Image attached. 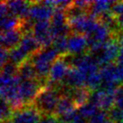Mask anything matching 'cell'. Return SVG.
Wrapping results in <instances>:
<instances>
[{
	"label": "cell",
	"instance_id": "1",
	"mask_svg": "<svg viewBox=\"0 0 123 123\" xmlns=\"http://www.w3.org/2000/svg\"><path fill=\"white\" fill-rule=\"evenodd\" d=\"M60 57L53 47L41 49L36 54L31 56L30 60L34 67L38 75V79L45 86L48 85V76L53 63Z\"/></svg>",
	"mask_w": 123,
	"mask_h": 123
},
{
	"label": "cell",
	"instance_id": "2",
	"mask_svg": "<svg viewBox=\"0 0 123 123\" xmlns=\"http://www.w3.org/2000/svg\"><path fill=\"white\" fill-rule=\"evenodd\" d=\"M61 86H47L34 101L35 107L42 115H55L59 98L61 96Z\"/></svg>",
	"mask_w": 123,
	"mask_h": 123
},
{
	"label": "cell",
	"instance_id": "3",
	"mask_svg": "<svg viewBox=\"0 0 123 123\" xmlns=\"http://www.w3.org/2000/svg\"><path fill=\"white\" fill-rule=\"evenodd\" d=\"M69 56V55H68ZM68 56L59 57L53 63L48 76L49 86H60L72 67Z\"/></svg>",
	"mask_w": 123,
	"mask_h": 123
},
{
	"label": "cell",
	"instance_id": "4",
	"mask_svg": "<svg viewBox=\"0 0 123 123\" xmlns=\"http://www.w3.org/2000/svg\"><path fill=\"white\" fill-rule=\"evenodd\" d=\"M46 87L43 83L40 80H26L22 81L19 86L18 91L20 98L24 106L31 105L34 103L39 93Z\"/></svg>",
	"mask_w": 123,
	"mask_h": 123
},
{
	"label": "cell",
	"instance_id": "5",
	"mask_svg": "<svg viewBox=\"0 0 123 123\" xmlns=\"http://www.w3.org/2000/svg\"><path fill=\"white\" fill-rule=\"evenodd\" d=\"M116 90L117 89H99L92 92L89 102L94 103L100 111L109 112L115 107Z\"/></svg>",
	"mask_w": 123,
	"mask_h": 123
},
{
	"label": "cell",
	"instance_id": "6",
	"mask_svg": "<svg viewBox=\"0 0 123 123\" xmlns=\"http://www.w3.org/2000/svg\"><path fill=\"white\" fill-rule=\"evenodd\" d=\"M31 3L28 20L31 21L32 23L51 20L55 11L51 1H33Z\"/></svg>",
	"mask_w": 123,
	"mask_h": 123
},
{
	"label": "cell",
	"instance_id": "7",
	"mask_svg": "<svg viewBox=\"0 0 123 123\" xmlns=\"http://www.w3.org/2000/svg\"><path fill=\"white\" fill-rule=\"evenodd\" d=\"M120 45L117 38L114 36L111 38L104 44L101 52L94 57L98 65L101 66L102 68L103 66L111 64L113 63V61L117 60V58L119 57V53H120Z\"/></svg>",
	"mask_w": 123,
	"mask_h": 123
},
{
	"label": "cell",
	"instance_id": "8",
	"mask_svg": "<svg viewBox=\"0 0 123 123\" xmlns=\"http://www.w3.org/2000/svg\"><path fill=\"white\" fill-rule=\"evenodd\" d=\"M31 32L42 49L52 46L54 37L51 34L50 21H42V22L34 23Z\"/></svg>",
	"mask_w": 123,
	"mask_h": 123
},
{
	"label": "cell",
	"instance_id": "9",
	"mask_svg": "<svg viewBox=\"0 0 123 123\" xmlns=\"http://www.w3.org/2000/svg\"><path fill=\"white\" fill-rule=\"evenodd\" d=\"M41 117V111L34 104H31L14 111L10 120L13 123H39Z\"/></svg>",
	"mask_w": 123,
	"mask_h": 123
},
{
	"label": "cell",
	"instance_id": "10",
	"mask_svg": "<svg viewBox=\"0 0 123 123\" xmlns=\"http://www.w3.org/2000/svg\"><path fill=\"white\" fill-rule=\"evenodd\" d=\"M88 49V39L85 34L71 32L68 36V50L70 56H78L86 53Z\"/></svg>",
	"mask_w": 123,
	"mask_h": 123
},
{
	"label": "cell",
	"instance_id": "11",
	"mask_svg": "<svg viewBox=\"0 0 123 123\" xmlns=\"http://www.w3.org/2000/svg\"><path fill=\"white\" fill-rule=\"evenodd\" d=\"M86 78L87 76L82 71H80L76 68L72 67L61 86L68 89L83 87V86H86Z\"/></svg>",
	"mask_w": 123,
	"mask_h": 123
},
{
	"label": "cell",
	"instance_id": "12",
	"mask_svg": "<svg viewBox=\"0 0 123 123\" xmlns=\"http://www.w3.org/2000/svg\"><path fill=\"white\" fill-rule=\"evenodd\" d=\"M24 33L20 29L1 32V47L10 50L19 46Z\"/></svg>",
	"mask_w": 123,
	"mask_h": 123
},
{
	"label": "cell",
	"instance_id": "13",
	"mask_svg": "<svg viewBox=\"0 0 123 123\" xmlns=\"http://www.w3.org/2000/svg\"><path fill=\"white\" fill-rule=\"evenodd\" d=\"M9 11L14 16L21 20H27L29 10L31 7V2L28 1H8L6 2Z\"/></svg>",
	"mask_w": 123,
	"mask_h": 123
},
{
	"label": "cell",
	"instance_id": "14",
	"mask_svg": "<svg viewBox=\"0 0 123 123\" xmlns=\"http://www.w3.org/2000/svg\"><path fill=\"white\" fill-rule=\"evenodd\" d=\"M19 47L23 50L26 52L30 57L36 54L38 51H40L42 49L41 46L40 45V43L38 42L37 40L34 38L32 32L24 33L20 44H19Z\"/></svg>",
	"mask_w": 123,
	"mask_h": 123
},
{
	"label": "cell",
	"instance_id": "15",
	"mask_svg": "<svg viewBox=\"0 0 123 123\" xmlns=\"http://www.w3.org/2000/svg\"><path fill=\"white\" fill-rule=\"evenodd\" d=\"M75 103L73 102V100L67 94H61L59 101H58V106L56 109L55 115L58 116V118L62 116L68 115L69 113H72L76 111Z\"/></svg>",
	"mask_w": 123,
	"mask_h": 123
},
{
	"label": "cell",
	"instance_id": "16",
	"mask_svg": "<svg viewBox=\"0 0 123 123\" xmlns=\"http://www.w3.org/2000/svg\"><path fill=\"white\" fill-rule=\"evenodd\" d=\"M113 1H93L89 9L88 14L95 18H100L103 14L109 13L111 10Z\"/></svg>",
	"mask_w": 123,
	"mask_h": 123
},
{
	"label": "cell",
	"instance_id": "17",
	"mask_svg": "<svg viewBox=\"0 0 123 123\" xmlns=\"http://www.w3.org/2000/svg\"><path fill=\"white\" fill-rule=\"evenodd\" d=\"M18 76L20 77L23 81L26 80H39L38 75L36 73L34 67L32 65L30 59H28L26 62L18 68Z\"/></svg>",
	"mask_w": 123,
	"mask_h": 123
},
{
	"label": "cell",
	"instance_id": "18",
	"mask_svg": "<svg viewBox=\"0 0 123 123\" xmlns=\"http://www.w3.org/2000/svg\"><path fill=\"white\" fill-rule=\"evenodd\" d=\"M24 20H21L20 18L14 16V14H8L5 17L1 18L0 21V27L2 31H12V30H16L20 29Z\"/></svg>",
	"mask_w": 123,
	"mask_h": 123
},
{
	"label": "cell",
	"instance_id": "19",
	"mask_svg": "<svg viewBox=\"0 0 123 123\" xmlns=\"http://www.w3.org/2000/svg\"><path fill=\"white\" fill-rule=\"evenodd\" d=\"M30 58H31V57L24 50H23L19 46L9 50V61L14 63L18 68Z\"/></svg>",
	"mask_w": 123,
	"mask_h": 123
},
{
	"label": "cell",
	"instance_id": "20",
	"mask_svg": "<svg viewBox=\"0 0 123 123\" xmlns=\"http://www.w3.org/2000/svg\"><path fill=\"white\" fill-rule=\"evenodd\" d=\"M86 86L92 92H95V91L102 88V86H103V78H102L100 71L95 72L93 74H91V75H89L87 76Z\"/></svg>",
	"mask_w": 123,
	"mask_h": 123
},
{
	"label": "cell",
	"instance_id": "21",
	"mask_svg": "<svg viewBox=\"0 0 123 123\" xmlns=\"http://www.w3.org/2000/svg\"><path fill=\"white\" fill-rule=\"evenodd\" d=\"M77 111H78L79 116L82 119L88 120L100 111L99 108L94 103H91V102H89L84 106L80 107L79 109H77Z\"/></svg>",
	"mask_w": 123,
	"mask_h": 123
},
{
	"label": "cell",
	"instance_id": "22",
	"mask_svg": "<svg viewBox=\"0 0 123 123\" xmlns=\"http://www.w3.org/2000/svg\"><path fill=\"white\" fill-rule=\"evenodd\" d=\"M52 47L58 51L60 57L68 56V36H59L54 39Z\"/></svg>",
	"mask_w": 123,
	"mask_h": 123
},
{
	"label": "cell",
	"instance_id": "23",
	"mask_svg": "<svg viewBox=\"0 0 123 123\" xmlns=\"http://www.w3.org/2000/svg\"><path fill=\"white\" fill-rule=\"evenodd\" d=\"M14 113V110L9 103L5 100H1V111H0V117H1V121H6L10 120Z\"/></svg>",
	"mask_w": 123,
	"mask_h": 123
},
{
	"label": "cell",
	"instance_id": "24",
	"mask_svg": "<svg viewBox=\"0 0 123 123\" xmlns=\"http://www.w3.org/2000/svg\"><path fill=\"white\" fill-rule=\"evenodd\" d=\"M87 123H114V122L111 119L109 112L103 111H100L96 115H94L92 118H91L87 121Z\"/></svg>",
	"mask_w": 123,
	"mask_h": 123
},
{
	"label": "cell",
	"instance_id": "25",
	"mask_svg": "<svg viewBox=\"0 0 123 123\" xmlns=\"http://www.w3.org/2000/svg\"><path fill=\"white\" fill-rule=\"evenodd\" d=\"M1 74H5V75H18V67L14 65L12 62H7L6 65L2 67V70H1Z\"/></svg>",
	"mask_w": 123,
	"mask_h": 123
},
{
	"label": "cell",
	"instance_id": "26",
	"mask_svg": "<svg viewBox=\"0 0 123 123\" xmlns=\"http://www.w3.org/2000/svg\"><path fill=\"white\" fill-rule=\"evenodd\" d=\"M111 13L115 16H119L120 14H123V1H119V2H115L113 4Z\"/></svg>",
	"mask_w": 123,
	"mask_h": 123
},
{
	"label": "cell",
	"instance_id": "27",
	"mask_svg": "<svg viewBox=\"0 0 123 123\" xmlns=\"http://www.w3.org/2000/svg\"><path fill=\"white\" fill-rule=\"evenodd\" d=\"M116 81L118 86H123V65L116 64Z\"/></svg>",
	"mask_w": 123,
	"mask_h": 123
},
{
	"label": "cell",
	"instance_id": "28",
	"mask_svg": "<svg viewBox=\"0 0 123 123\" xmlns=\"http://www.w3.org/2000/svg\"><path fill=\"white\" fill-rule=\"evenodd\" d=\"M39 123H60V120L56 115H42Z\"/></svg>",
	"mask_w": 123,
	"mask_h": 123
},
{
	"label": "cell",
	"instance_id": "29",
	"mask_svg": "<svg viewBox=\"0 0 123 123\" xmlns=\"http://www.w3.org/2000/svg\"><path fill=\"white\" fill-rule=\"evenodd\" d=\"M0 60H1V67H4L7 62H9V50L2 47L0 50Z\"/></svg>",
	"mask_w": 123,
	"mask_h": 123
},
{
	"label": "cell",
	"instance_id": "30",
	"mask_svg": "<svg viewBox=\"0 0 123 123\" xmlns=\"http://www.w3.org/2000/svg\"><path fill=\"white\" fill-rule=\"evenodd\" d=\"M10 11H9V8H8V6H7L6 2L5 1H2L0 3V16L1 18L6 16L8 14H10Z\"/></svg>",
	"mask_w": 123,
	"mask_h": 123
},
{
	"label": "cell",
	"instance_id": "31",
	"mask_svg": "<svg viewBox=\"0 0 123 123\" xmlns=\"http://www.w3.org/2000/svg\"><path fill=\"white\" fill-rule=\"evenodd\" d=\"M120 49V53H119V57L117 58V64H121L123 65V43H121Z\"/></svg>",
	"mask_w": 123,
	"mask_h": 123
},
{
	"label": "cell",
	"instance_id": "32",
	"mask_svg": "<svg viewBox=\"0 0 123 123\" xmlns=\"http://www.w3.org/2000/svg\"><path fill=\"white\" fill-rule=\"evenodd\" d=\"M73 123H87V122L86 121V120H84V119H82L81 117L79 116L78 118H77V119H76V120H75Z\"/></svg>",
	"mask_w": 123,
	"mask_h": 123
},
{
	"label": "cell",
	"instance_id": "33",
	"mask_svg": "<svg viewBox=\"0 0 123 123\" xmlns=\"http://www.w3.org/2000/svg\"><path fill=\"white\" fill-rule=\"evenodd\" d=\"M2 123H13L11 120H6V121H4V122H2Z\"/></svg>",
	"mask_w": 123,
	"mask_h": 123
}]
</instances>
